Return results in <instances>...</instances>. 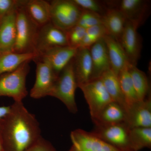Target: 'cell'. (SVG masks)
<instances>
[{
  "label": "cell",
  "instance_id": "1",
  "mask_svg": "<svg viewBox=\"0 0 151 151\" xmlns=\"http://www.w3.org/2000/svg\"><path fill=\"white\" fill-rule=\"evenodd\" d=\"M3 151H26L41 137L39 123L22 102H14L0 122Z\"/></svg>",
  "mask_w": 151,
  "mask_h": 151
},
{
  "label": "cell",
  "instance_id": "2",
  "mask_svg": "<svg viewBox=\"0 0 151 151\" xmlns=\"http://www.w3.org/2000/svg\"><path fill=\"white\" fill-rule=\"evenodd\" d=\"M19 0L17 8V36L13 52L30 53L35 52V45L39 26L27 13L23 4ZM36 53V52H35Z\"/></svg>",
  "mask_w": 151,
  "mask_h": 151
},
{
  "label": "cell",
  "instance_id": "3",
  "mask_svg": "<svg viewBox=\"0 0 151 151\" xmlns=\"http://www.w3.org/2000/svg\"><path fill=\"white\" fill-rule=\"evenodd\" d=\"M77 87L72 59L60 73L49 96L58 99L70 113L76 114L78 111L75 100V92Z\"/></svg>",
  "mask_w": 151,
  "mask_h": 151
},
{
  "label": "cell",
  "instance_id": "4",
  "mask_svg": "<svg viewBox=\"0 0 151 151\" xmlns=\"http://www.w3.org/2000/svg\"><path fill=\"white\" fill-rule=\"evenodd\" d=\"M29 62H25L12 72L0 76V97H12L15 102H20L27 96L26 83L29 72Z\"/></svg>",
  "mask_w": 151,
  "mask_h": 151
},
{
  "label": "cell",
  "instance_id": "5",
  "mask_svg": "<svg viewBox=\"0 0 151 151\" xmlns=\"http://www.w3.org/2000/svg\"><path fill=\"white\" fill-rule=\"evenodd\" d=\"M50 4V22L66 31L76 25L82 9L73 0H53Z\"/></svg>",
  "mask_w": 151,
  "mask_h": 151
},
{
  "label": "cell",
  "instance_id": "6",
  "mask_svg": "<svg viewBox=\"0 0 151 151\" xmlns=\"http://www.w3.org/2000/svg\"><path fill=\"white\" fill-rule=\"evenodd\" d=\"M130 128L126 122L95 126L93 134L121 151H134L130 138Z\"/></svg>",
  "mask_w": 151,
  "mask_h": 151
},
{
  "label": "cell",
  "instance_id": "7",
  "mask_svg": "<svg viewBox=\"0 0 151 151\" xmlns=\"http://www.w3.org/2000/svg\"><path fill=\"white\" fill-rule=\"evenodd\" d=\"M84 94L92 121L96 119L109 103L113 101L100 78L78 86Z\"/></svg>",
  "mask_w": 151,
  "mask_h": 151
},
{
  "label": "cell",
  "instance_id": "8",
  "mask_svg": "<svg viewBox=\"0 0 151 151\" xmlns=\"http://www.w3.org/2000/svg\"><path fill=\"white\" fill-rule=\"evenodd\" d=\"M34 61L36 63V79L30 96L34 99H39L49 96L58 76L47 63L38 59Z\"/></svg>",
  "mask_w": 151,
  "mask_h": 151
},
{
  "label": "cell",
  "instance_id": "9",
  "mask_svg": "<svg viewBox=\"0 0 151 151\" xmlns=\"http://www.w3.org/2000/svg\"><path fill=\"white\" fill-rule=\"evenodd\" d=\"M109 7L117 9L129 21L139 27L150 13V1L145 0L107 1Z\"/></svg>",
  "mask_w": 151,
  "mask_h": 151
},
{
  "label": "cell",
  "instance_id": "10",
  "mask_svg": "<svg viewBox=\"0 0 151 151\" xmlns=\"http://www.w3.org/2000/svg\"><path fill=\"white\" fill-rule=\"evenodd\" d=\"M65 46H68L66 31L50 22L40 27L35 45V52L38 55L50 49Z\"/></svg>",
  "mask_w": 151,
  "mask_h": 151
},
{
  "label": "cell",
  "instance_id": "11",
  "mask_svg": "<svg viewBox=\"0 0 151 151\" xmlns=\"http://www.w3.org/2000/svg\"><path fill=\"white\" fill-rule=\"evenodd\" d=\"M70 138L72 145L68 151H121L91 132L81 129L72 131Z\"/></svg>",
  "mask_w": 151,
  "mask_h": 151
},
{
  "label": "cell",
  "instance_id": "12",
  "mask_svg": "<svg viewBox=\"0 0 151 151\" xmlns=\"http://www.w3.org/2000/svg\"><path fill=\"white\" fill-rule=\"evenodd\" d=\"M138 27L132 22L127 21L119 42L127 55L130 64L137 66L140 58L142 49Z\"/></svg>",
  "mask_w": 151,
  "mask_h": 151
},
{
  "label": "cell",
  "instance_id": "13",
  "mask_svg": "<svg viewBox=\"0 0 151 151\" xmlns=\"http://www.w3.org/2000/svg\"><path fill=\"white\" fill-rule=\"evenodd\" d=\"M78 48L69 46L56 47L39 55L36 59L45 61L58 76L74 57Z\"/></svg>",
  "mask_w": 151,
  "mask_h": 151
},
{
  "label": "cell",
  "instance_id": "14",
  "mask_svg": "<svg viewBox=\"0 0 151 151\" xmlns=\"http://www.w3.org/2000/svg\"><path fill=\"white\" fill-rule=\"evenodd\" d=\"M126 123L130 128H151L150 93L145 100L139 101L127 108Z\"/></svg>",
  "mask_w": 151,
  "mask_h": 151
},
{
  "label": "cell",
  "instance_id": "15",
  "mask_svg": "<svg viewBox=\"0 0 151 151\" xmlns=\"http://www.w3.org/2000/svg\"><path fill=\"white\" fill-rule=\"evenodd\" d=\"M19 1L0 25V53L13 52L17 36V8Z\"/></svg>",
  "mask_w": 151,
  "mask_h": 151
},
{
  "label": "cell",
  "instance_id": "16",
  "mask_svg": "<svg viewBox=\"0 0 151 151\" xmlns=\"http://www.w3.org/2000/svg\"><path fill=\"white\" fill-rule=\"evenodd\" d=\"M89 49L92 66L91 80L100 78L104 72L111 68L104 38L92 45Z\"/></svg>",
  "mask_w": 151,
  "mask_h": 151
},
{
  "label": "cell",
  "instance_id": "17",
  "mask_svg": "<svg viewBox=\"0 0 151 151\" xmlns=\"http://www.w3.org/2000/svg\"><path fill=\"white\" fill-rule=\"evenodd\" d=\"M73 71L77 86L90 81L92 61L89 48H78L73 59Z\"/></svg>",
  "mask_w": 151,
  "mask_h": 151
},
{
  "label": "cell",
  "instance_id": "18",
  "mask_svg": "<svg viewBox=\"0 0 151 151\" xmlns=\"http://www.w3.org/2000/svg\"><path fill=\"white\" fill-rule=\"evenodd\" d=\"M104 39L107 46L111 69L118 76L124 68L129 65V60L118 40L108 35H105Z\"/></svg>",
  "mask_w": 151,
  "mask_h": 151
},
{
  "label": "cell",
  "instance_id": "19",
  "mask_svg": "<svg viewBox=\"0 0 151 151\" xmlns=\"http://www.w3.org/2000/svg\"><path fill=\"white\" fill-rule=\"evenodd\" d=\"M102 24L108 35L119 41L127 22V19L117 9L109 7L102 17Z\"/></svg>",
  "mask_w": 151,
  "mask_h": 151
},
{
  "label": "cell",
  "instance_id": "20",
  "mask_svg": "<svg viewBox=\"0 0 151 151\" xmlns=\"http://www.w3.org/2000/svg\"><path fill=\"white\" fill-rule=\"evenodd\" d=\"M126 109L119 103L112 101L108 104L97 118L92 121L95 126L111 125L126 122Z\"/></svg>",
  "mask_w": 151,
  "mask_h": 151
},
{
  "label": "cell",
  "instance_id": "21",
  "mask_svg": "<svg viewBox=\"0 0 151 151\" xmlns=\"http://www.w3.org/2000/svg\"><path fill=\"white\" fill-rule=\"evenodd\" d=\"M24 7L36 23L42 26L50 22V4L44 0H23Z\"/></svg>",
  "mask_w": 151,
  "mask_h": 151
},
{
  "label": "cell",
  "instance_id": "22",
  "mask_svg": "<svg viewBox=\"0 0 151 151\" xmlns=\"http://www.w3.org/2000/svg\"><path fill=\"white\" fill-rule=\"evenodd\" d=\"M38 57L35 52L18 53L13 52L0 53V76L12 72L26 62L34 60Z\"/></svg>",
  "mask_w": 151,
  "mask_h": 151
},
{
  "label": "cell",
  "instance_id": "23",
  "mask_svg": "<svg viewBox=\"0 0 151 151\" xmlns=\"http://www.w3.org/2000/svg\"><path fill=\"white\" fill-rule=\"evenodd\" d=\"M99 78L103 82L112 100L122 105L126 110V103L118 76L110 69L104 72Z\"/></svg>",
  "mask_w": 151,
  "mask_h": 151
},
{
  "label": "cell",
  "instance_id": "24",
  "mask_svg": "<svg viewBox=\"0 0 151 151\" xmlns=\"http://www.w3.org/2000/svg\"><path fill=\"white\" fill-rule=\"evenodd\" d=\"M128 69L138 101H143L150 94V84L147 75L136 65L129 64L128 65Z\"/></svg>",
  "mask_w": 151,
  "mask_h": 151
},
{
  "label": "cell",
  "instance_id": "25",
  "mask_svg": "<svg viewBox=\"0 0 151 151\" xmlns=\"http://www.w3.org/2000/svg\"><path fill=\"white\" fill-rule=\"evenodd\" d=\"M129 65L124 68L118 75L120 86L126 103V110L138 101L132 78L128 69Z\"/></svg>",
  "mask_w": 151,
  "mask_h": 151
},
{
  "label": "cell",
  "instance_id": "26",
  "mask_svg": "<svg viewBox=\"0 0 151 151\" xmlns=\"http://www.w3.org/2000/svg\"><path fill=\"white\" fill-rule=\"evenodd\" d=\"M130 138L134 151H139L145 148L151 149V128H130Z\"/></svg>",
  "mask_w": 151,
  "mask_h": 151
},
{
  "label": "cell",
  "instance_id": "27",
  "mask_svg": "<svg viewBox=\"0 0 151 151\" xmlns=\"http://www.w3.org/2000/svg\"><path fill=\"white\" fill-rule=\"evenodd\" d=\"M108 35L104 26L97 25L86 29L85 36L79 48H89L92 45Z\"/></svg>",
  "mask_w": 151,
  "mask_h": 151
},
{
  "label": "cell",
  "instance_id": "28",
  "mask_svg": "<svg viewBox=\"0 0 151 151\" xmlns=\"http://www.w3.org/2000/svg\"><path fill=\"white\" fill-rule=\"evenodd\" d=\"M82 10L90 11L103 16L109 7L105 2L96 0H73Z\"/></svg>",
  "mask_w": 151,
  "mask_h": 151
},
{
  "label": "cell",
  "instance_id": "29",
  "mask_svg": "<svg viewBox=\"0 0 151 151\" xmlns=\"http://www.w3.org/2000/svg\"><path fill=\"white\" fill-rule=\"evenodd\" d=\"M86 31L84 28L77 25L66 31L68 46L79 48L85 36Z\"/></svg>",
  "mask_w": 151,
  "mask_h": 151
},
{
  "label": "cell",
  "instance_id": "30",
  "mask_svg": "<svg viewBox=\"0 0 151 151\" xmlns=\"http://www.w3.org/2000/svg\"><path fill=\"white\" fill-rule=\"evenodd\" d=\"M102 17L100 15L82 10L77 25L86 29L94 26L102 24Z\"/></svg>",
  "mask_w": 151,
  "mask_h": 151
},
{
  "label": "cell",
  "instance_id": "31",
  "mask_svg": "<svg viewBox=\"0 0 151 151\" xmlns=\"http://www.w3.org/2000/svg\"><path fill=\"white\" fill-rule=\"evenodd\" d=\"M26 151H56L50 142L41 137L32 147Z\"/></svg>",
  "mask_w": 151,
  "mask_h": 151
},
{
  "label": "cell",
  "instance_id": "32",
  "mask_svg": "<svg viewBox=\"0 0 151 151\" xmlns=\"http://www.w3.org/2000/svg\"><path fill=\"white\" fill-rule=\"evenodd\" d=\"M18 0H0V25Z\"/></svg>",
  "mask_w": 151,
  "mask_h": 151
},
{
  "label": "cell",
  "instance_id": "33",
  "mask_svg": "<svg viewBox=\"0 0 151 151\" xmlns=\"http://www.w3.org/2000/svg\"><path fill=\"white\" fill-rule=\"evenodd\" d=\"M10 110V106H0V122L8 114Z\"/></svg>",
  "mask_w": 151,
  "mask_h": 151
},
{
  "label": "cell",
  "instance_id": "34",
  "mask_svg": "<svg viewBox=\"0 0 151 151\" xmlns=\"http://www.w3.org/2000/svg\"><path fill=\"white\" fill-rule=\"evenodd\" d=\"M0 151H3L2 141L1 136L0 132Z\"/></svg>",
  "mask_w": 151,
  "mask_h": 151
}]
</instances>
